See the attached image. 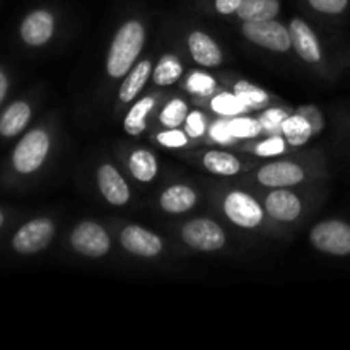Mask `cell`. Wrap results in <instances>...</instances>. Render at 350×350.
Segmentation results:
<instances>
[{
  "instance_id": "obj_26",
  "label": "cell",
  "mask_w": 350,
  "mask_h": 350,
  "mask_svg": "<svg viewBox=\"0 0 350 350\" xmlns=\"http://www.w3.org/2000/svg\"><path fill=\"white\" fill-rule=\"evenodd\" d=\"M212 108H214V111L221 113V115L231 116L241 113L246 106L243 105V101L236 94H219L212 99Z\"/></svg>"
},
{
  "instance_id": "obj_17",
  "label": "cell",
  "mask_w": 350,
  "mask_h": 350,
  "mask_svg": "<svg viewBox=\"0 0 350 350\" xmlns=\"http://www.w3.org/2000/svg\"><path fill=\"white\" fill-rule=\"evenodd\" d=\"M279 0H241L238 7V16L246 23L270 21L279 14Z\"/></svg>"
},
{
  "instance_id": "obj_1",
  "label": "cell",
  "mask_w": 350,
  "mask_h": 350,
  "mask_svg": "<svg viewBox=\"0 0 350 350\" xmlns=\"http://www.w3.org/2000/svg\"><path fill=\"white\" fill-rule=\"evenodd\" d=\"M144 44V27L135 21L126 23L122 29L116 33L113 40L111 50H109L108 74L111 77H123L132 68L133 62L139 57Z\"/></svg>"
},
{
  "instance_id": "obj_30",
  "label": "cell",
  "mask_w": 350,
  "mask_h": 350,
  "mask_svg": "<svg viewBox=\"0 0 350 350\" xmlns=\"http://www.w3.org/2000/svg\"><path fill=\"white\" fill-rule=\"evenodd\" d=\"M188 89L195 94L200 96H208L212 94V91L215 89V82L211 75L202 74V72H195L191 74V77L188 79Z\"/></svg>"
},
{
  "instance_id": "obj_4",
  "label": "cell",
  "mask_w": 350,
  "mask_h": 350,
  "mask_svg": "<svg viewBox=\"0 0 350 350\" xmlns=\"http://www.w3.org/2000/svg\"><path fill=\"white\" fill-rule=\"evenodd\" d=\"M243 33L250 41L273 51H287L293 44L289 31L273 19L246 23L243 26Z\"/></svg>"
},
{
  "instance_id": "obj_13",
  "label": "cell",
  "mask_w": 350,
  "mask_h": 350,
  "mask_svg": "<svg viewBox=\"0 0 350 350\" xmlns=\"http://www.w3.org/2000/svg\"><path fill=\"white\" fill-rule=\"evenodd\" d=\"M289 34L294 48H296V51L304 58V60L311 62V64L320 60V44H318L317 36H314V33L310 29V26H308L306 23H303L301 19H294L293 23H291Z\"/></svg>"
},
{
  "instance_id": "obj_32",
  "label": "cell",
  "mask_w": 350,
  "mask_h": 350,
  "mask_svg": "<svg viewBox=\"0 0 350 350\" xmlns=\"http://www.w3.org/2000/svg\"><path fill=\"white\" fill-rule=\"evenodd\" d=\"M284 147H286V144H284V140L280 139V137H270L269 140L260 144L256 152H258L260 156H277V154L282 152Z\"/></svg>"
},
{
  "instance_id": "obj_5",
  "label": "cell",
  "mask_w": 350,
  "mask_h": 350,
  "mask_svg": "<svg viewBox=\"0 0 350 350\" xmlns=\"http://www.w3.org/2000/svg\"><path fill=\"white\" fill-rule=\"evenodd\" d=\"M55 228L48 219H34L14 234L12 246L23 255H33L50 245Z\"/></svg>"
},
{
  "instance_id": "obj_9",
  "label": "cell",
  "mask_w": 350,
  "mask_h": 350,
  "mask_svg": "<svg viewBox=\"0 0 350 350\" xmlns=\"http://www.w3.org/2000/svg\"><path fill=\"white\" fill-rule=\"evenodd\" d=\"M53 16L46 10H34L21 24V38L31 46H41L53 34Z\"/></svg>"
},
{
  "instance_id": "obj_25",
  "label": "cell",
  "mask_w": 350,
  "mask_h": 350,
  "mask_svg": "<svg viewBox=\"0 0 350 350\" xmlns=\"http://www.w3.org/2000/svg\"><path fill=\"white\" fill-rule=\"evenodd\" d=\"M234 91H236V96L241 99L243 105H245L246 108H260V106H263L267 101H269V96H267L262 89L250 84V82H245V81L238 82Z\"/></svg>"
},
{
  "instance_id": "obj_38",
  "label": "cell",
  "mask_w": 350,
  "mask_h": 350,
  "mask_svg": "<svg viewBox=\"0 0 350 350\" xmlns=\"http://www.w3.org/2000/svg\"><path fill=\"white\" fill-rule=\"evenodd\" d=\"M7 88H9V81H7V77L3 72H0V105H2L3 98H5V94H7Z\"/></svg>"
},
{
  "instance_id": "obj_6",
  "label": "cell",
  "mask_w": 350,
  "mask_h": 350,
  "mask_svg": "<svg viewBox=\"0 0 350 350\" xmlns=\"http://www.w3.org/2000/svg\"><path fill=\"white\" fill-rule=\"evenodd\" d=\"M183 241L202 252H215L226 243L222 229L208 219H195L183 228Z\"/></svg>"
},
{
  "instance_id": "obj_7",
  "label": "cell",
  "mask_w": 350,
  "mask_h": 350,
  "mask_svg": "<svg viewBox=\"0 0 350 350\" xmlns=\"http://www.w3.org/2000/svg\"><path fill=\"white\" fill-rule=\"evenodd\" d=\"M72 246L81 255L103 256L109 250V238L105 229L96 222H82L72 232Z\"/></svg>"
},
{
  "instance_id": "obj_8",
  "label": "cell",
  "mask_w": 350,
  "mask_h": 350,
  "mask_svg": "<svg viewBox=\"0 0 350 350\" xmlns=\"http://www.w3.org/2000/svg\"><path fill=\"white\" fill-rule=\"evenodd\" d=\"M224 211L226 215L241 228H256L263 219L258 202L243 191H232L231 195H228L224 202Z\"/></svg>"
},
{
  "instance_id": "obj_20",
  "label": "cell",
  "mask_w": 350,
  "mask_h": 350,
  "mask_svg": "<svg viewBox=\"0 0 350 350\" xmlns=\"http://www.w3.org/2000/svg\"><path fill=\"white\" fill-rule=\"evenodd\" d=\"M282 133L286 135L287 142L293 146H303L311 135H313V129L308 123L304 116H287V120L282 125Z\"/></svg>"
},
{
  "instance_id": "obj_16",
  "label": "cell",
  "mask_w": 350,
  "mask_h": 350,
  "mask_svg": "<svg viewBox=\"0 0 350 350\" xmlns=\"http://www.w3.org/2000/svg\"><path fill=\"white\" fill-rule=\"evenodd\" d=\"M31 116L29 106L24 101H16L0 116V135L14 137L23 132Z\"/></svg>"
},
{
  "instance_id": "obj_15",
  "label": "cell",
  "mask_w": 350,
  "mask_h": 350,
  "mask_svg": "<svg viewBox=\"0 0 350 350\" xmlns=\"http://www.w3.org/2000/svg\"><path fill=\"white\" fill-rule=\"evenodd\" d=\"M188 46H190L191 55L198 64L205 65V67H215V65L221 64V50L205 33H200V31L191 33L188 38Z\"/></svg>"
},
{
  "instance_id": "obj_10",
  "label": "cell",
  "mask_w": 350,
  "mask_h": 350,
  "mask_svg": "<svg viewBox=\"0 0 350 350\" xmlns=\"http://www.w3.org/2000/svg\"><path fill=\"white\" fill-rule=\"evenodd\" d=\"M120 239L130 253H135L140 256H154L163 250L161 239L152 232L139 228V226H129V228L123 229Z\"/></svg>"
},
{
  "instance_id": "obj_18",
  "label": "cell",
  "mask_w": 350,
  "mask_h": 350,
  "mask_svg": "<svg viewBox=\"0 0 350 350\" xmlns=\"http://www.w3.org/2000/svg\"><path fill=\"white\" fill-rule=\"evenodd\" d=\"M197 202L195 191L190 187L185 185H174V187L167 188L161 197V207L171 214H181V212L190 211Z\"/></svg>"
},
{
  "instance_id": "obj_22",
  "label": "cell",
  "mask_w": 350,
  "mask_h": 350,
  "mask_svg": "<svg viewBox=\"0 0 350 350\" xmlns=\"http://www.w3.org/2000/svg\"><path fill=\"white\" fill-rule=\"evenodd\" d=\"M204 164L211 173L224 174V176H232L239 171V161L234 156L219 150H211L205 154Z\"/></svg>"
},
{
  "instance_id": "obj_24",
  "label": "cell",
  "mask_w": 350,
  "mask_h": 350,
  "mask_svg": "<svg viewBox=\"0 0 350 350\" xmlns=\"http://www.w3.org/2000/svg\"><path fill=\"white\" fill-rule=\"evenodd\" d=\"M181 75V65L173 55H166L154 70V82L157 85H170L176 82Z\"/></svg>"
},
{
  "instance_id": "obj_33",
  "label": "cell",
  "mask_w": 350,
  "mask_h": 350,
  "mask_svg": "<svg viewBox=\"0 0 350 350\" xmlns=\"http://www.w3.org/2000/svg\"><path fill=\"white\" fill-rule=\"evenodd\" d=\"M297 115L304 116L308 120V123L311 125L313 129V133H320V130L323 129V118H321V113L318 111L314 106H304L297 111Z\"/></svg>"
},
{
  "instance_id": "obj_11",
  "label": "cell",
  "mask_w": 350,
  "mask_h": 350,
  "mask_svg": "<svg viewBox=\"0 0 350 350\" xmlns=\"http://www.w3.org/2000/svg\"><path fill=\"white\" fill-rule=\"evenodd\" d=\"M304 173L293 163H272L260 170L258 181L265 187H291L303 181Z\"/></svg>"
},
{
  "instance_id": "obj_28",
  "label": "cell",
  "mask_w": 350,
  "mask_h": 350,
  "mask_svg": "<svg viewBox=\"0 0 350 350\" xmlns=\"http://www.w3.org/2000/svg\"><path fill=\"white\" fill-rule=\"evenodd\" d=\"M287 120L286 111L282 109H269L262 115L260 118V126H262L263 132H269V133H280L282 132V125L284 122Z\"/></svg>"
},
{
  "instance_id": "obj_12",
  "label": "cell",
  "mask_w": 350,
  "mask_h": 350,
  "mask_svg": "<svg viewBox=\"0 0 350 350\" xmlns=\"http://www.w3.org/2000/svg\"><path fill=\"white\" fill-rule=\"evenodd\" d=\"M98 181L99 188H101V193L105 195V198L109 204L125 205L129 202V187H126L125 180H123L122 174L115 167L109 166V164L99 167Z\"/></svg>"
},
{
  "instance_id": "obj_37",
  "label": "cell",
  "mask_w": 350,
  "mask_h": 350,
  "mask_svg": "<svg viewBox=\"0 0 350 350\" xmlns=\"http://www.w3.org/2000/svg\"><path fill=\"white\" fill-rule=\"evenodd\" d=\"M241 3V0H215V9L221 14H231L236 12Z\"/></svg>"
},
{
  "instance_id": "obj_14",
  "label": "cell",
  "mask_w": 350,
  "mask_h": 350,
  "mask_svg": "<svg viewBox=\"0 0 350 350\" xmlns=\"http://www.w3.org/2000/svg\"><path fill=\"white\" fill-rule=\"evenodd\" d=\"M267 211L273 219L289 222L301 214V202L287 190H275L267 197Z\"/></svg>"
},
{
  "instance_id": "obj_21",
  "label": "cell",
  "mask_w": 350,
  "mask_h": 350,
  "mask_svg": "<svg viewBox=\"0 0 350 350\" xmlns=\"http://www.w3.org/2000/svg\"><path fill=\"white\" fill-rule=\"evenodd\" d=\"M130 171L139 181L154 180L157 173L156 157L149 150H135L130 157Z\"/></svg>"
},
{
  "instance_id": "obj_31",
  "label": "cell",
  "mask_w": 350,
  "mask_h": 350,
  "mask_svg": "<svg viewBox=\"0 0 350 350\" xmlns=\"http://www.w3.org/2000/svg\"><path fill=\"white\" fill-rule=\"evenodd\" d=\"M311 7L325 14H340L347 7L349 0H310Z\"/></svg>"
},
{
  "instance_id": "obj_35",
  "label": "cell",
  "mask_w": 350,
  "mask_h": 350,
  "mask_svg": "<svg viewBox=\"0 0 350 350\" xmlns=\"http://www.w3.org/2000/svg\"><path fill=\"white\" fill-rule=\"evenodd\" d=\"M157 140L166 147H183L187 144V137L180 130H171V132L159 133Z\"/></svg>"
},
{
  "instance_id": "obj_23",
  "label": "cell",
  "mask_w": 350,
  "mask_h": 350,
  "mask_svg": "<svg viewBox=\"0 0 350 350\" xmlns=\"http://www.w3.org/2000/svg\"><path fill=\"white\" fill-rule=\"evenodd\" d=\"M154 106L152 98H144L130 109L125 118V130L130 135H140L146 129V118Z\"/></svg>"
},
{
  "instance_id": "obj_34",
  "label": "cell",
  "mask_w": 350,
  "mask_h": 350,
  "mask_svg": "<svg viewBox=\"0 0 350 350\" xmlns=\"http://www.w3.org/2000/svg\"><path fill=\"white\" fill-rule=\"evenodd\" d=\"M211 135H212V139L217 140V142H221V144H229V142H232V139H234L231 133V129H229V122H226V120H221V122H217L212 125Z\"/></svg>"
},
{
  "instance_id": "obj_29",
  "label": "cell",
  "mask_w": 350,
  "mask_h": 350,
  "mask_svg": "<svg viewBox=\"0 0 350 350\" xmlns=\"http://www.w3.org/2000/svg\"><path fill=\"white\" fill-rule=\"evenodd\" d=\"M229 129H231L232 137H239V139H248V137H255L262 132V126H260L258 122L250 118H238L229 122Z\"/></svg>"
},
{
  "instance_id": "obj_36",
  "label": "cell",
  "mask_w": 350,
  "mask_h": 350,
  "mask_svg": "<svg viewBox=\"0 0 350 350\" xmlns=\"http://www.w3.org/2000/svg\"><path fill=\"white\" fill-rule=\"evenodd\" d=\"M205 130V120L202 113L193 111L190 116H187V132L190 137H200Z\"/></svg>"
},
{
  "instance_id": "obj_19",
  "label": "cell",
  "mask_w": 350,
  "mask_h": 350,
  "mask_svg": "<svg viewBox=\"0 0 350 350\" xmlns=\"http://www.w3.org/2000/svg\"><path fill=\"white\" fill-rule=\"evenodd\" d=\"M150 74V64L147 60L140 62L132 72H130L129 77L125 79V82L120 88V99L122 103H129L135 98L140 92V89L144 88V84L147 82Z\"/></svg>"
},
{
  "instance_id": "obj_39",
  "label": "cell",
  "mask_w": 350,
  "mask_h": 350,
  "mask_svg": "<svg viewBox=\"0 0 350 350\" xmlns=\"http://www.w3.org/2000/svg\"><path fill=\"white\" fill-rule=\"evenodd\" d=\"M2 224H3V214L0 212V228H2Z\"/></svg>"
},
{
  "instance_id": "obj_3",
  "label": "cell",
  "mask_w": 350,
  "mask_h": 350,
  "mask_svg": "<svg viewBox=\"0 0 350 350\" xmlns=\"http://www.w3.org/2000/svg\"><path fill=\"white\" fill-rule=\"evenodd\" d=\"M311 241L318 250L330 255H350V226L342 221L320 222L311 231Z\"/></svg>"
},
{
  "instance_id": "obj_2",
  "label": "cell",
  "mask_w": 350,
  "mask_h": 350,
  "mask_svg": "<svg viewBox=\"0 0 350 350\" xmlns=\"http://www.w3.org/2000/svg\"><path fill=\"white\" fill-rule=\"evenodd\" d=\"M48 149H50V139L43 130H33L26 133L14 150V167L23 174L33 173L44 163Z\"/></svg>"
},
{
  "instance_id": "obj_27",
  "label": "cell",
  "mask_w": 350,
  "mask_h": 350,
  "mask_svg": "<svg viewBox=\"0 0 350 350\" xmlns=\"http://www.w3.org/2000/svg\"><path fill=\"white\" fill-rule=\"evenodd\" d=\"M187 118V105L181 99H174L161 113V122L170 129H176L183 120Z\"/></svg>"
}]
</instances>
